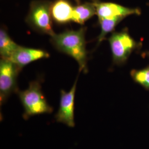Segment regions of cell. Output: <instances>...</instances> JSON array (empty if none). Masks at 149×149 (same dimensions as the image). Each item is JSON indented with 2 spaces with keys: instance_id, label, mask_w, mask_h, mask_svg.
<instances>
[{
  "instance_id": "obj_1",
  "label": "cell",
  "mask_w": 149,
  "mask_h": 149,
  "mask_svg": "<svg viewBox=\"0 0 149 149\" xmlns=\"http://www.w3.org/2000/svg\"><path fill=\"white\" fill-rule=\"evenodd\" d=\"M86 27L78 30H66L51 37V42L58 50L68 54L77 62L79 72H87L86 48Z\"/></svg>"
},
{
  "instance_id": "obj_2",
  "label": "cell",
  "mask_w": 149,
  "mask_h": 149,
  "mask_svg": "<svg viewBox=\"0 0 149 149\" xmlns=\"http://www.w3.org/2000/svg\"><path fill=\"white\" fill-rule=\"evenodd\" d=\"M17 93L24 108L23 118L24 120L37 115L50 114L53 112V108L48 104L43 94L40 81L31 82L27 89L18 90Z\"/></svg>"
},
{
  "instance_id": "obj_3",
  "label": "cell",
  "mask_w": 149,
  "mask_h": 149,
  "mask_svg": "<svg viewBox=\"0 0 149 149\" xmlns=\"http://www.w3.org/2000/svg\"><path fill=\"white\" fill-rule=\"evenodd\" d=\"M112 52L113 61L117 65L124 64L135 50L141 47L129 34L127 28L122 31L113 33L108 39Z\"/></svg>"
},
{
  "instance_id": "obj_4",
  "label": "cell",
  "mask_w": 149,
  "mask_h": 149,
  "mask_svg": "<svg viewBox=\"0 0 149 149\" xmlns=\"http://www.w3.org/2000/svg\"><path fill=\"white\" fill-rule=\"evenodd\" d=\"M51 6L52 4L48 1L33 2L26 21L33 29L52 37L55 33L53 28Z\"/></svg>"
},
{
  "instance_id": "obj_5",
  "label": "cell",
  "mask_w": 149,
  "mask_h": 149,
  "mask_svg": "<svg viewBox=\"0 0 149 149\" xmlns=\"http://www.w3.org/2000/svg\"><path fill=\"white\" fill-rule=\"evenodd\" d=\"M22 69L10 60L1 58L0 61V104L2 106L8 98L18 90L17 80Z\"/></svg>"
},
{
  "instance_id": "obj_6",
  "label": "cell",
  "mask_w": 149,
  "mask_h": 149,
  "mask_svg": "<svg viewBox=\"0 0 149 149\" xmlns=\"http://www.w3.org/2000/svg\"><path fill=\"white\" fill-rule=\"evenodd\" d=\"M78 77L69 92L61 90L59 109L55 115L56 122L61 123L70 128L75 126L74 97Z\"/></svg>"
},
{
  "instance_id": "obj_7",
  "label": "cell",
  "mask_w": 149,
  "mask_h": 149,
  "mask_svg": "<svg viewBox=\"0 0 149 149\" xmlns=\"http://www.w3.org/2000/svg\"><path fill=\"white\" fill-rule=\"evenodd\" d=\"M96 6V13L100 18H112L123 17L132 15L139 16L141 10L138 8H129L112 2H103L94 1Z\"/></svg>"
},
{
  "instance_id": "obj_8",
  "label": "cell",
  "mask_w": 149,
  "mask_h": 149,
  "mask_svg": "<svg viewBox=\"0 0 149 149\" xmlns=\"http://www.w3.org/2000/svg\"><path fill=\"white\" fill-rule=\"evenodd\" d=\"M49 56V54L44 50L20 46L8 59L22 68L33 61Z\"/></svg>"
},
{
  "instance_id": "obj_9",
  "label": "cell",
  "mask_w": 149,
  "mask_h": 149,
  "mask_svg": "<svg viewBox=\"0 0 149 149\" xmlns=\"http://www.w3.org/2000/svg\"><path fill=\"white\" fill-rule=\"evenodd\" d=\"M74 7L67 0H56L51 6V13L54 21L63 24L72 22Z\"/></svg>"
},
{
  "instance_id": "obj_10",
  "label": "cell",
  "mask_w": 149,
  "mask_h": 149,
  "mask_svg": "<svg viewBox=\"0 0 149 149\" xmlns=\"http://www.w3.org/2000/svg\"><path fill=\"white\" fill-rule=\"evenodd\" d=\"M95 15L97 13L94 2H85L74 7L72 22L83 25Z\"/></svg>"
},
{
  "instance_id": "obj_11",
  "label": "cell",
  "mask_w": 149,
  "mask_h": 149,
  "mask_svg": "<svg viewBox=\"0 0 149 149\" xmlns=\"http://www.w3.org/2000/svg\"><path fill=\"white\" fill-rule=\"evenodd\" d=\"M20 45L12 40L4 28L0 29V55L3 59H10Z\"/></svg>"
},
{
  "instance_id": "obj_12",
  "label": "cell",
  "mask_w": 149,
  "mask_h": 149,
  "mask_svg": "<svg viewBox=\"0 0 149 149\" xmlns=\"http://www.w3.org/2000/svg\"><path fill=\"white\" fill-rule=\"evenodd\" d=\"M123 17H115L112 18H100L98 22L101 29V33L97 38V45H100L106 38L107 35L113 32L116 27L122 21Z\"/></svg>"
},
{
  "instance_id": "obj_13",
  "label": "cell",
  "mask_w": 149,
  "mask_h": 149,
  "mask_svg": "<svg viewBox=\"0 0 149 149\" xmlns=\"http://www.w3.org/2000/svg\"><path fill=\"white\" fill-rule=\"evenodd\" d=\"M130 76L135 83L149 91V65L142 69L132 70Z\"/></svg>"
},
{
  "instance_id": "obj_14",
  "label": "cell",
  "mask_w": 149,
  "mask_h": 149,
  "mask_svg": "<svg viewBox=\"0 0 149 149\" xmlns=\"http://www.w3.org/2000/svg\"><path fill=\"white\" fill-rule=\"evenodd\" d=\"M76 2H77V3H78L79 4L80 3V0H75Z\"/></svg>"
},
{
  "instance_id": "obj_15",
  "label": "cell",
  "mask_w": 149,
  "mask_h": 149,
  "mask_svg": "<svg viewBox=\"0 0 149 149\" xmlns=\"http://www.w3.org/2000/svg\"><path fill=\"white\" fill-rule=\"evenodd\" d=\"M147 55H148V56L149 58V51L147 53Z\"/></svg>"
}]
</instances>
